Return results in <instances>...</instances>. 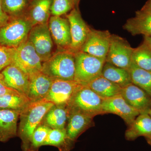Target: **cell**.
<instances>
[{
    "instance_id": "obj_13",
    "label": "cell",
    "mask_w": 151,
    "mask_h": 151,
    "mask_svg": "<svg viewBox=\"0 0 151 151\" xmlns=\"http://www.w3.org/2000/svg\"><path fill=\"white\" fill-rule=\"evenodd\" d=\"M94 117L81 111L69 109L65 130L68 139L72 145L74 146L78 137L82 133L92 127Z\"/></svg>"
},
{
    "instance_id": "obj_15",
    "label": "cell",
    "mask_w": 151,
    "mask_h": 151,
    "mask_svg": "<svg viewBox=\"0 0 151 151\" xmlns=\"http://www.w3.org/2000/svg\"><path fill=\"white\" fill-rule=\"evenodd\" d=\"M121 94L129 105L140 114L148 113L151 108V96L133 83L122 88Z\"/></svg>"
},
{
    "instance_id": "obj_35",
    "label": "cell",
    "mask_w": 151,
    "mask_h": 151,
    "mask_svg": "<svg viewBox=\"0 0 151 151\" xmlns=\"http://www.w3.org/2000/svg\"><path fill=\"white\" fill-rule=\"evenodd\" d=\"M142 9L151 13V0H149Z\"/></svg>"
},
{
    "instance_id": "obj_5",
    "label": "cell",
    "mask_w": 151,
    "mask_h": 151,
    "mask_svg": "<svg viewBox=\"0 0 151 151\" xmlns=\"http://www.w3.org/2000/svg\"><path fill=\"white\" fill-rule=\"evenodd\" d=\"M104 99L87 86L82 85L73 95L68 108L94 117L103 114L102 104Z\"/></svg>"
},
{
    "instance_id": "obj_36",
    "label": "cell",
    "mask_w": 151,
    "mask_h": 151,
    "mask_svg": "<svg viewBox=\"0 0 151 151\" xmlns=\"http://www.w3.org/2000/svg\"><path fill=\"white\" fill-rule=\"evenodd\" d=\"M143 42L151 49V36L145 37Z\"/></svg>"
},
{
    "instance_id": "obj_37",
    "label": "cell",
    "mask_w": 151,
    "mask_h": 151,
    "mask_svg": "<svg viewBox=\"0 0 151 151\" xmlns=\"http://www.w3.org/2000/svg\"><path fill=\"white\" fill-rule=\"evenodd\" d=\"M80 1V0H73L76 8L78 9V4H79Z\"/></svg>"
},
{
    "instance_id": "obj_14",
    "label": "cell",
    "mask_w": 151,
    "mask_h": 151,
    "mask_svg": "<svg viewBox=\"0 0 151 151\" xmlns=\"http://www.w3.org/2000/svg\"><path fill=\"white\" fill-rule=\"evenodd\" d=\"M48 24L52 40L58 50H68L71 43L70 24L68 20L61 16H52Z\"/></svg>"
},
{
    "instance_id": "obj_21",
    "label": "cell",
    "mask_w": 151,
    "mask_h": 151,
    "mask_svg": "<svg viewBox=\"0 0 151 151\" xmlns=\"http://www.w3.org/2000/svg\"><path fill=\"white\" fill-rule=\"evenodd\" d=\"M69 113L68 105H54L45 114L40 125L51 129H65Z\"/></svg>"
},
{
    "instance_id": "obj_19",
    "label": "cell",
    "mask_w": 151,
    "mask_h": 151,
    "mask_svg": "<svg viewBox=\"0 0 151 151\" xmlns=\"http://www.w3.org/2000/svg\"><path fill=\"white\" fill-rule=\"evenodd\" d=\"M20 114L13 110L0 109V142H6L18 136Z\"/></svg>"
},
{
    "instance_id": "obj_38",
    "label": "cell",
    "mask_w": 151,
    "mask_h": 151,
    "mask_svg": "<svg viewBox=\"0 0 151 151\" xmlns=\"http://www.w3.org/2000/svg\"><path fill=\"white\" fill-rule=\"evenodd\" d=\"M146 139L148 143L151 146V136L148 138H146Z\"/></svg>"
},
{
    "instance_id": "obj_10",
    "label": "cell",
    "mask_w": 151,
    "mask_h": 151,
    "mask_svg": "<svg viewBox=\"0 0 151 151\" xmlns=\"http://www.w3.org/2000/svg\"><path fill=\"white\" fill-rule=\"evenodd\" d=\"M111 35L108 30H98L91 28L80 51L106 59L110 47Z\"/></svg>"
},
{
    "instance_id": "obj_4",
    "label": "cell",
    "mask_w": 151,
    "mask_h": 151,
    "mask_svg": "<svg viewBox=\"0 0 151 151\" xmlns=\"http://www.w3.org/2000/svg\"><path fill=\"white\" fill-rule=\"evenodd\" d=\"M75 72L74 81L86 86L102 75L106 59L97 57L86 52L78 51L74 53Z\"/></svg>"
},
{
    "instance_id": "obj_12",
    "label": "cell",
    "mask_w": 151,
    "mask_h": 151,
    "mask_svg": "<svg viewBox=\"0 0 151 151\" xmlns=\"http://www.w3.org/2000/svg\"><path fill=\"white\" fill-rule=\"evenodd\" d=\"M103 114L113 113L121 117L129 126L140 113L127 103L121 94L104 99L102 104Z\"/></svg>"
},
{
    "instance_id": "obj_23",
    "label": "cell",
    "mask_w": 151,
    "mask_h": 151,
    "mask_svg": "<svg viewBox=\"0 0 151 151\" xmlns=\"http://www.w3.org/2000/svg\"><path fill=\"white\" fill-rule=\"evenodd\" d=\"M103 99L121 94L122 88L101 75L86 85Z\"/></svg>"
},
{
    "instance_id": "obj_28",
    "label": "cell",
    "mask_w": 151,
    "mask_h": 151,
    "mask_svg": "<svg viewBox=\"0 0 151 151\" xmlns=\"http://www.w3.org/2000/svg\"><path fill=\"white\" fill-rule=\"evenodd\" d=\"M132 62L140 68L151 72V49L144 42L134 48Z\"/></svg>"
},
{
    "instance_id": "obj_24",
    "label": "cell",
    "mask_w": 151,
    "mask_h": 151,
    "mask_svg": "<svg viewBox=\"0 0 151 151\" xmlns=\"http://www.w3.org/2000/svg\"><path fill=\"white\" fill-rule=\"evenodd\" d=\"M102 75L122 88L132 83L129 70L118 67L105 62L102 70Z\"/></svg>"
},
{
    "instance_id": "obj_27",
    "label": "cell",
    "mask_w": 151,
    "mask_h": 151,
    "mask_svg": "<svg viewBox=\"0 0 151 151\" xmlns=\"http://www.w3.org/2000/svg\"><path fill=\"white\" fill-rule=\"evenodd\" d=\"M44 146L56 147L59 151H70L73 147L68 139L65 129H51Z\"/></svg>"
},
{
    "instance_id": "obj_8",
    "label": "cell",
    "mask_w": 151,
    "mask_h": 151,
    "mask_svg": "<svg viewBox=\"0 0 151 151\" xmlns=\"http://www.w3.org/2000/svg\"><path fill=\"white\" fill-rule=\"evenodd\" d=\"M27 40L32 45L42 63L48 60L52 56L53 40L48 23L33 27Z\"/></svg>"
},
{
    "instance_id": "obj_2",
    "label": "cell",
    "mask_w": 151,
    "mask_h": 151,
    "mask_svg": "<svg viewBox=\"0 0 151 151\" xmlns=\"http://www.w3.org/2000/svg\"><path fill=\"white\" fill-rule=\"evenodd\" d=\"M41 70L53 80H74V53L68 50H58L53 53L48 60L42 63Z\"/></svg>"
},
{
    "instance_id": "obj_25",
    "label": "cell",
    "mask_w": 151,
    "mask_h": 151,
    "mask_svg": "<svg viewBox=\"0 0 151 151\" xmlns=\"http://www.w3.org/2000/svg\"><path fill=\"white\" fill-rule=\"evenodd\" d=\"M30 103L27 96L21 93L0 96V109L13 110L21 113Z\"/></svg>"
},
{
    "instance_id": "obj_11",
    "label": "cell",
    "mask_w": 151,
    "mask_h": 151,
    "mask_svg": "<svg viewBox=\"0 0 151 151\" xmlns=\"http://www.w3.org/2000/svg\"><path fill=\"white\" fill-rule=\"evenodd\" d=\"M82 85L74 80L54 79L45 99L55 105H68L73 95Z\"/></svg>"
},
{
    "instance_id": "obj_20",
    "label": "cell",
    "mask_w": 151,
    "mask_h": 151,
    "mask_svg": "<svg viewBox=\"0 0 151 151\" xmlns=\"http://www.w3.org/2000/svg\"><path fill=\"white\" fill-rule=\"evenodd\" d=\"M123 27L133 36H151V13L142 9L137 11L135 16L127 20Z\"/></svg>"
},
{
    "instance_id": "obj_30",
    "label": "cell",
    "mask_w": 151,
    "mask_h": 151,
    "mask_svg": "<svg viewBox=\"0 0 151 151\" xmlns=\"http://www.w3.org/2000/svg\"><path fill=\"white\" fill-rule=\"evenodd\" d=\"M51 129L45 125H40L33 134L28 151H39L40 147L44 146Z\"/></svg>"
},
{
    "instance_id": "obj_29",
    "label": "cell",
    "mask_w": 151,
    "mask_h": 151,
    "mask_svg": "<svg viewBox=\"0 0 151 151\" xmlns=\"http://www.w3.org/2000/svg\"><path fill=\"white\" fill-rule=\"evenodd\" d=\"M31 0H1L3 10L10 17L24 16Z\"/></svg>"
},
{
    "instance_id": "obj_17",
    "label": "cell",
    "mask_w": 151,
    "mask_h": 151,
    "mask_svg": "<svg viewBox=\"0 0 151 151\" xmlns=\"http://www.w3.org/2000/svg\"><path fill=\"white\" fill-rule=\"evenodd\" d=\"M1 73L8 86L27 96L29 84L27 74L13 63L6 67Z\"/></svg>"
},
{
    "instance_id": "obj_6",
    "label": "cell",
    "mask_w": 151,
    "mask_h": 151,
    "mask_svg": "<svg viewBox=\"0 0 151 151\" xmlns=\"http://www.w3.org/2000/svg\"><path fill=\"white\" fill-rule=\"evenodd\" d=\"M134 50L126 40L116 35H111L106 62L128 70L132 63Z\"/></svg>"
},
{
    "instance_id": "obj_39",
    "label": "cell",
    "mask_w": 151,
    "mask_h": 151,
    "mask_svg": "<svg viewBox=\"0 0 151 151\" xmlns=\"http://www.w3.org/2000/svg\"><path fill=\"white\" fill-rule=\"evenodd\" d=\"M149 115H150V116L151 117V108L150 109V111H149L148 113Z\"/></svg>"
},
{
    "instance_id": "obj_9",
    "label": "cell",
    "mask_w": 151,
    "mask_h": 151,
    "mask_svg": "<svg viewBox=\"0 0 151 151\" xmlns=\"http://www.w3.org/2000/svg\"><path fill=\"white\" fill-rule=\"evenodd\" d=\"M65 18L69 22L71 36V43L68 50L75 53L81 50L91 28L82 19L78 9L73 8L66 14Z\"/></svg>"
},
{
    "instance_id": "obj_34",
    "label": "cell",
    "mask_w": 151,
    "mask_h": 151,
    "mask_svg": "<svg viewBox=\"0 0 151 151\" xmlns=\"http://www.w3.org/2000/svg\"><path fill=\"white\" fill-rule=\"evenodd\" d=\"M10 17L3 10L1 4V0H0V27L7 23Z\"/></svg>"
},
{
    "instance_id": "obj_22",
    "label": "cell",
    "mask_w": 151,
    "mask_h": 151,
    "mask_svg": "<svg viewBox=\"0 0 151 151\" xmlns=\"http://www.w3.org/2000/svg\"><path fill=\"white\" fill-rule=\"evenodd\" d=\"M125 133V138L134 141L140 137L151 136V117L148 113H141L130 124Z\"/></svg>"
},
{
    "instance_id": "obj_32",
    "label": "cell",
    "mask_w": 151,
    "mask_h": 151,
    "mask_svg": "<svg viewBox=\"0 0 151 151\" xmlns=\"http://www.w3.org/2000/svg\"><path fill=\"white\" fill-rule=\"evenodd\" d=\"M14 51V48L0 46V71L12 63Z\"/></svg>"
},
{
    "instance_id": "obj_31",
    "label": "cell",
    "mask_w": 151,
    "mask_h": 151,
    "mask_svg": "<svg viewBox=\"0 0 151 151\" xmlns=\"http://www.w3.org/2000/svg\"><path fill=\"white\" fill-rule=\"evenodd\" d=\"M74 8L73 0H52L51 14L53 16H61Z\"/></svg>"
},
{
    "instance_id": "obj_18",
    "label": "cell",
    "mask_w": 151,
    "mask_h": 151,
    "mask_svg": "<svg viewBox=\"0 0 151 151\" xmlns=\"http://www.w3.org/2000/svg\"><path fill=\"white\" fill-rule=\"evenodd\" d=\"M52 0H31L24 16L33 27L48 23Z\"/></svg>"
},
{
    "instance_id": "obj_26",
    "label": "cell",
    "mask_w": 151,
    "mask_h": 151,
    "mask_svg": "<svg viewBox=\"0 0 151 151\" xmlns=\"http://www.w3.org/2000/svg\"><path fill=\"white\" fill-rule=\"evenodd\" d=\"M132 83L145 91L151 97V72L131 63L129 69Z\"/></svg>"
},
{
    "instance_id": "obj_16",
    "label": "cell",
    "mask_w": 151,
    "mask_h": 151,
    "mask_svg": "<svg viewBox=\"0 0 151 151\" xmlns=\"http://www.w3.org/2000/svg\"><path fill=\"white\" fill-rule=\"evenodd\" d=\"M29 87L27 97L31 102L45 99L48 94L53 79L40 71L29 75Z\"/></svg>"
},
{
    "instance_id": "obj_33",
    "label": "cell",
    "mask_w": 151,
    "mask_h": 151,
    "mask_svg": "<svg viewBox=\"0 0 151 151\" xmlns=\"http://www.w3.org/2000/svg\"><path fill=\"white\" fill-rule=\"evenodd\" d=\"M14 93L19 94L21 93L8 86L4 81L2 74L1 73H0V96L7 94Z\"/></svg>"
},
{
    "instance_id": "obj_7",
    "label": "cell",
    "mask_w": 151,
    "mask_h": 151,
    "mask_svg": "<svg viewBox=\"0 0 151 151\" xmlns=\"http://www.w3.org/2000/svg\"><path fill=\"white\" fill-rule=\"evenodd\" d=\"M13 64L20 68L28 75L40 71L42 62L32 45L27 40L14 48Z\"/></svg>"
},
{
    "instance_id": "obj_1",
    "label": "cell",
    "mask_w": 151,
    "mask_h": 151,
    "mask_svg": "<svg viewBox=\"0 0 151 151\" xmlns=\"http://www.w3.org/2000/svg\"><path fill=\"white\" fill-rule=\"evenodd\" d=\"M54 104L46 99L31 102L20 114L18 136L22 140V151H28L34 132Z\"/></svg>"
},
{
    "instance_id": "obj_3",
    "label": "cell",
    "mask_w": 151,
    "mask_h": 151,
    "mask_svg": "<svg viewBox=\"0 0 151 151\" xmlns=\"http://www.w3.org/2000/svg\"><path fill=\"white\" fill-rule=\"evenodd\" d=\"M33 27L25 16L10 17L0 27V46L16 48L26 41Z\"/></svg>"
}]
</instances>
